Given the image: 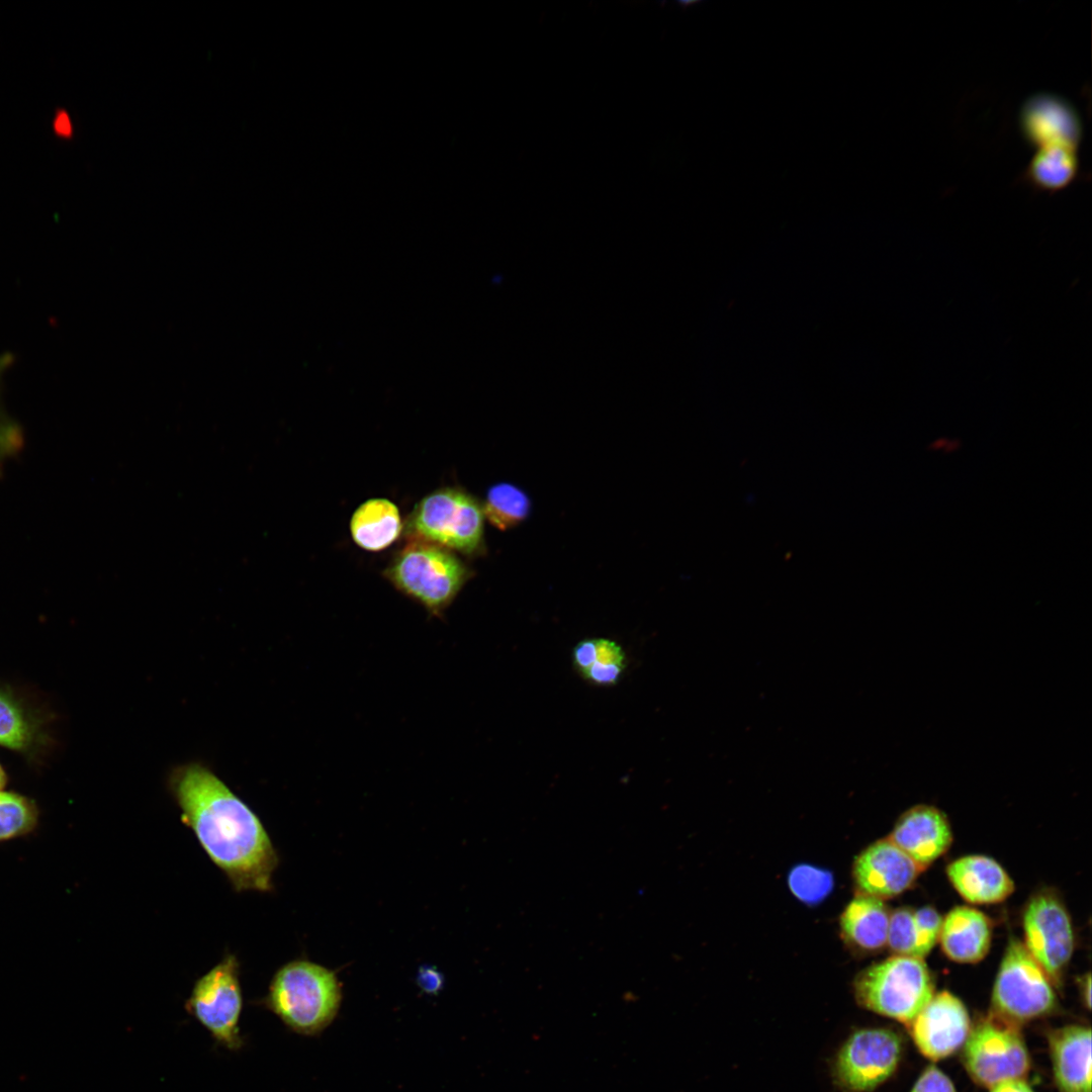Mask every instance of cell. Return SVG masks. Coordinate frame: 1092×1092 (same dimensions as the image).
<instances>
[{"label":"cell","mask_w":1092,"mask_h":1092,"mask_svg":"<svg viewBox=\"0 0 1092 1092\" xmlns=\"http://www.w3.org/2000/svg\"><path fill=\"white\" fill-rule=\"evenodd\" d=\"M403 525L398 508L389 499L370 498L362 503L350 520L354 542L367 551L389 547L401 534Z\"/></svg>","instance_id":"18"},{"label":"cell","mask_w":1092,"mask_h":1092,"mask_svg":"<svg viewBox=\"0 0 1092 1092\" xmlns=\"http://www.w3.org/2000/svg\"><path fill=\"white\" fill-rule=\"evenodd\" d=\"M1083 987H1085L1084 988L1085 1003H1086V1005L1088 1007H1090V1004H1091V978H1090L1089 974L1087 975V977H1086V979L1084 981Z\"/></svg>","instance_id":"33"},{"label":"cell","mask_w":1092,"mask_h":1092,"mask_svg":"<svg viewBox=\"0 0 1092 1092\" xmlns=\"http://www.w3.org/2000/svg\"><path fill=\"white\" fill-rule=\"evenodd\" d=\"M911 1092H957L949 1078L934 1066H929L918 1078Z\"/></svg>","instance_id":"27"},{"label":"cell","mask_w":1092,"mask_h":1092,"mask_svg":"<svg viewBox=\"0 0 1092 1092\" xmlns=\"http://www.w3.org/2000/svg\"><path fill=\"white\" fill-rule=\"evenodd\" d=\"M890 916L882 899L859 893L841 914L842 935L860 949H880L887 944Z\"/></svg>","instance_id":"19"},{"label":"cell","mask_w":1092,"mask_h":1092,"mask_svg":"<svg viewBox=\"0 0 1092 1092\" xmlns=\"http://www.w3.org/2000/svg\"><path fill=\"white\" fill-rule=\"evenodd\" d=\"M902 1040L893 1030L867 1028L853 1032L842 1044L834 1063V1078L847 1092H869L896 1070Z\"/></svg>","instance_id":"9"},{"label":"cell","mask_w":1092,"mask_h":1092,"mask_svg":"<svg viewBox=\"0 0 1092 1092\" xmlns=\"http://www.w3.org/2000/svg\"><path fill=\"white\" fill-rule=\"evenodd\" d=\"M418 984L427 993H436L443 985V977L432 967H422L418 973Z\"/></svg>","instance_id":"30"},{"label":"cell","mask_w":1092,"mask_h":1092,"mask_svg":"<svg viewBox=\"0 0 1092 1092\" xmlns=\"http://www.w3.org/2000/svg\"><path fill=\"white\" fill-rule=\"evenodd\" d=\"M914 920L918 936L920 957L923 959L932 949L939 938L942 918L932 907H922L914 911Z\"/></svg>","instance_id":"26"},{"label":"cell","mask_w":1092,"mask_h":1092,"mask_svg":"<svg viewBox=\"0 0 1092 1092\" xmlns=\"http://www.w3.org/2000/svg\"><path fill=\"white\" fill-rule=\"evenodd\" d=\"M1055 1004L1050 978L1021 941L1010 940L993 989L995 1015L1016 1024L1044 1015Z\"/></svg>","instance_id":"6"},{"label":"cell","mask_w":1092,"mask_h":1092,"mask_svg":"<svg viewBox=\"0 0 1092 1092\" xmlns=\"http://www.w3.org/2000/svg\"><path fill=\"white\" fill-rule=\"evenodd\" d=\"M991 930V922L984 913L972 907L960 906L942 919L938 939L950 960L977 963L989 950Z\"/></svg>","instance_id":"17"},{"label":"cell","mask_w":1092,"mask_h":1092,"mask_svg":"<svg viewBox=\"0 0 1092 1092\" xmlns=\"http://www.w3.org/2000/svg\"><path fill=\"white\" fill-rule=\"evenodd\" d=\"M990 1092H1033V1090L1022 1079H1007L1001 1081L992 1087Z\"/></svg>","instance_id":"32"},{"label":"cell","mask_w":1092,"mask_h":1092,"mask_svg":"<svg viewBox=\"0 0 1092 1092\" xmlns=\"http://www.w3.org/2000/svg\"><path fill=\"white\" fill-rule=\"evenodd\" d=\"M239 962L225 956L200 977L186 1001V1010L224 1048L236 1051L243 1045L240 1017L243 1009Z\"/></svg>","instance_id":"7"},{"label":"cell","mask_w":1092,"mask_h":1092,"mask_svg":"<svg viewBox=\"0 0 1092 1092\" xmlns=\"http://www.w3.org/2000/svg\"><path fill=\"white\" fill-rule=\"evenodd\" d=\"M887 943L896 956L922 959L913 910L902 907L891 914Z\"/></svg>","instance_id":"25"},{"label":"cell","mask_w":1092,"mask_h":1092,"mask_svg":"<svg viewBox=\"0 0 1092 1092\" xmlns=\"http://www.w3.org/2000/svg\"><path fill=\"white\" fill-rule=\"evenodd\" d=\"M626 664H593L583 674L595 686L609 687L616 685L625 671Z\"/></svg>","instance_id":"28"},{"label":"cell","mask_w":1092,"mask_h":1092,"mask_svg":"<svg viewBox=\"0 0 1092 1092\" xmlns=\"http://www.w3.org/2000/svg\"><path fill=\"white\" fill-rule=\"evenodd\" d=\"M853 989L862 1007L908 1024L934 995L923 960L904 956L869 967L856 977Z\"/></svg>","instance_id":"5"},{"label":"cell","mask_w":1092,"mask_h":1092,"mask_svg":"<svg viewBox=\"0 0 1092 1092\" xmlns=\"http://www.w3.org/2000/svg\"><path fill=\"white\" fill-rule=\"evenodd\" d=\"M922 871L890 839H883L857 856L853 878L860 894L883 899L904 892Z\"/></svg>","instance_id":"13"},{"label":"cell","mask_w":1092,"mask_h":1092,"mask_svg":"<svg viewBox=\"0 0 1092 1092\" xmlns=\"http://www.w3.org/2000/svg\"><path fill=\"white\" fill-rule=\"evenodd\" d=\"M52 129L59 139H71L73 135V123L69 113L61 108L58 109L52 119Z\"/></svg>","instance_id":"31"},{"label":"cell","mask_w":1092,"mask_h":1092,"mask_svg":"<svg viewBox=\"0 0 1092 1092\" xmlns=\"http://www.w3.org/2000/svg\"><path fill=\"white\" fill-rule=\"evenodd\" d=\"M1049 1039L1060 1092H1091V1029L1065 1026L1052 1031Z\"/></svg>","instance_id":"15"},{"label":"cell","mask_w":1092,"mask_h":1092,"mask_svg":"<svg viewBox=\"0 0 1092 1092\" xmlns=\"http://www.w3.org/2000/svg\"><path fill=\"white\" fill-rule=\"evenodd\" d=\"M5 781H6L5 774H4L3 769H2V767L0 766V789L4 786Z\"/></svg>","instance_id":"34"},{"label":"cell","mask_w":1092,"mask_h":1092,"mask_svg":"<svg viewBox=\"0 0 1092 1092\" xmlns=\"http://www.w3.org/2000/svg\"><path fill=\"white\" fill-rule=\"evenodd\" d=\"M1079 171L1078 149L1050 145L1035 149L1022 179L1036 190L1056 193L1071 185Z\"/></svg>","instance_id":"20"},{"label":"cell","mask_w":1092,"mask_h":1092,"mask_svg":"<svg viewBox=\"0 0 1092 1092\" xmlns=\"http://www.w3.org/2000/svg\"><path fill=\"white\" fill-rule=\"evenodd\" d=\"M888 839L924 870L947 850L952 836L940 810L918 805L899 818Z\"/></svg>","instance_id":"14"},{"label":"cell","mask_w":1092,"mask_h":1092,"mask_svg":"<svg viewBox=\"0 0 1092 1092\" xmlns=\"http://www.w3.org/2000/svg\"><path fill=\"white\" fill-rule=\"evenodd\" d=\"M954 889L974 904H991L1005 900L1014 889L1007 873L994 859L984 855H968L952 861L946 870Z\"/></svg>","instance_id":"16"},{"label":"cell","mask_w":1092,"mask_h":1092,"mask_svg":"<svg viewBox=\"0 0 1092 1092\" xmlns=\"http://www.w3.org/2000/svg\"><path fill=\"white\" fill-rule=\"evenodd\" d=\"M963 1060L971 1077L987 1087L1021 1079L1029 1068L1028 1053L1015 1024L995 1014L970 1029Z\"/></svg>","instance_id":"8"},{"label":"cell","mask_w":1092,"mask_h":1092,"mask_svg":"<svg viewBox=\"0 0 1092 1092\" xmlns=\"http://www.w3.org/2000/svg\"><path fill=\"white\" fill-rule=\"evenodd\" d=\"M472 575L455 552L420 540L410 541L383 571L396 590L439 619Z\"/></svg>","instance_id":"3"},{"label":"cell","mask_w":1092,"mask_h":1092,"mask_svg":"<svg viewBox=\"0 0 1092 1092\" xmlns=\"http://www.w3.org/2000/svg\"><path fill=\"white\" fill-rule=\"evenodd\" d=\"M342 997L335 971L298 959L275 973L261 1004L294 1032L316 1035L337 1016Z\"/></svg>","instance_id":"2"},{"label":"cell","mask_w":1092,"mask_h":1092,"mask_svg":"<svg viewBox=\"0 0 1092 1092\" xmlns=\"http://www.w3.org/2000/svg\"><path fill=\"white\" fill-rule=\"evenodd\" d=\"M1018 124L1022 138L1034 150L1050 145L1079 149L1083 139L1078 110L1054 93L1037 92L1027 97L1019 109Z\"/></svg>","instance_id":"11"},{"label":"cell","mask_w":1092,"mask_h":1092,"mask_svg":"<svg viewBox=\"0 0 1092 1092\" xmlns=\"http://www.w3.org/2000/svg\"><path fill=\"white\" fill-rule=\"evenodd\" d=\"M36 809L26 798L0 791V840L29 832L35 825Z\"/></svg>","instance_id":"23"},{"label":"cell","mask_w":1092,"mask_h":1092,"mask_svg":"<svg viewBox=\"0 0 1092 1092\" xmlns=\"http://www.w3.org/2000/svg\"><path fill=\"white\" fill-rule=\"evenodd\" d=\"M915 1044L923 1056L937 1061L965 1043L970 1018L965 1005L947 991L933 995L910 1023Z\"/></svg>","instance_id":"12"},{"label":"cell","mask_w":1092,"mask_h":1092,"mask_svg":"<svg viewBox=\"0 0 1092 1092\" xmlns=\"http://www.w3.org/2000/svg\"><path fill=\"white\" fill-rule=\"evenodd\" d=\"M788 881L793 894L810 905L822 901L833 887L831 873L808 864L795 867Z\"/></svg>","instance_id":"24"},{"label":"cell","mask_w":1092,"mask_h":1092,"mask_svg":"<svg viewBox=\"0 0 1092 1092\" xmlns=\"http://www.w3.org/2000/svg\"><path fill=\"white\" fill-rule=\"evenodd\" d=\"M406 538L433 543L468 556L485 550L482 506L460 487H442L425 495L407 516Z\"/></svg>","instance_id":"4"},{"label":"cell","mask_w":1092,"mask_h":1092,"mask_svg":"<svg viewBox=\"0 0 1092 1092\" xmlns=\"http://www.w3.org/2000/svg\"><path fill=\"white\" fill-rule=\"evenodd\" d=\"M37 737V727L22 706L0 691V745L14 750L29 749Z\"/></svg>","instance_id":"22"},{"label":"cell","mask_w":1092,"mask_h":1092,"mask_svg":"<svg viewBox=\"0 0 1092 1092\" xmlns=\"http://www.w3.org/2000/svg\"><path fill=\"white\" fill-rule=\"evenodd\" d=\"M482 506L484 518L495 528L506 531L523 523L530 515L531 500L519 486L510 482L491 485Z\"/></svg>","instance_id":"21"},{"label":"cell","mask_w":1092,"mask_h":1092,"mask_svg":"<svg viewBox=\"0 0 1092 1092\" xmlns=\"http://www.w3.org/2000/svg\"><path fill=\"white\" fill-rule=\"evenodd\" d=\"M1023 929L1026 949L1050 980L1059 983L1074 949L1073 928L1066 908L1056 896L1040 893L1027 904Z\"/></svg>","instance_id":"10"},{"label":"cell","mask_w":1092,"mask_h":1092,"mask_svg":"<svg viewBox=\"0 0 1092 1092\" xmlns=\"http://www.w3.org/2000/svg\"><path fill=\"white\" fill-rule=\"evenodd\" d=\"M168 786L182 821L234 889L270 891L278 855L255 812L198 762L174 767Z\"/></svg>","instance_id":"1"},{"label":"cell","mask_w":1092,"mask_h":1092,"mask_svg":"<svg viewBox=\"0 0 1092 1092\" xmlns=\"http://www.w3.org/2000/svg\"><path fill=\"white\" fill-rule=\"evenodd\" d=\"M597 638L580 640L572 650V661L575 669L581 675L594 664L596 660Z\"/></svg>","instance_id":"29"}]
</instances>
